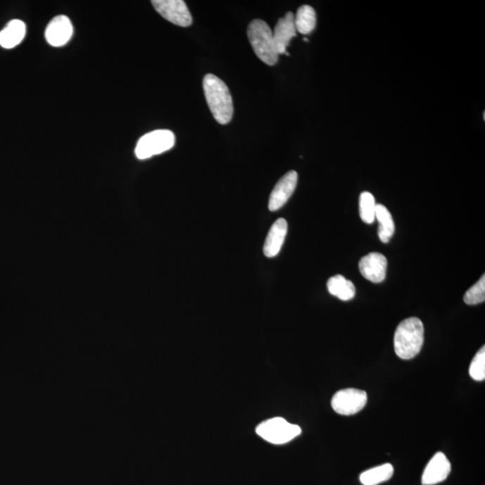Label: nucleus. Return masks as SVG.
<instances>
[{
	"instance_id": "obj_1",
	"label": "nucleus",
	"mask_w": 485,
	"mask_h": 485,
	"mask_svg": "<svg viewBox=\"0 0 485 485\" xmlns=\"http://www.w3.org/2000/svg\"><path fill=\"white\" fill-rule=\"evenodd\" d=\"M203 90L214 119L222 125L230 122L234 106L232 96L227 84L217 76L207 74L203 79Z\"/></svg>"
},
{
	"instance_id": "obj_2",
	"label": "nucleus",
	"mask_w": 485,
	"mask_h": 485,
	"mask_svg": "<svg viewBox=\"0 0 485 485\" xmlns=\"http://www.w3.org/2000/svg\"><path fill=\"white\" fill-rule=\"evenodd\" d=\"M424 343V327L417 317L405 319L397 327L393 346L395 351L403 360H411L417 356Z\"/></svg>"
},
{
	"instance_id": "obj_3",
	"label": "nucleus",
	"mask_w": 485,
	"mask_h": 485,
	"mask_svg": "<svg viewBox=\"0 0 485 485\" xmlns=\"http://www.w3.org/2000/svg\"><path fill=\"white\" fill-rule=\"evenodd\" d=\"M247 35L256 56L263 63L269 66L278 63L279 54L276 51L273 34L267 23L256 19L249 25Z\"/></svg>"
},
{
	"instance_id": "obj_4",
	"label": "nucleus",
	"mask_w": 485,
	"mask_h": 485,
	"mask_svg": "<svg viewBox=\"0 0 485 485\" xmlns=\"http://www.w3.org/2000/svg\"><path fill=\"white\" fill-rule=\"evenodd\" d=\"M301 432L299 426L291 424L281 417L270 419L256 428V433L260 437L275 445L288 443L301 435Z\"/></svg>"
},
{
	"instance_id": "obj_5",
	"label": "nucleus",
	"mask_w": 485,
	"mask_h": 485,
	"mask_svg": "<svg viewBox=\"0 0 485 485\" xmlns=\"http://www.w3.org/2000/svg\"><path fill=\"white\" fill-rule=\"evenodd\" d=\"M175 143L174 133L168 130H158L146 133L137 143L136 157L146 159L171 149Z\"/></svg>"
},
{
	"instance_id": "obj_6",
	"label": "nucleus",
	"mask_w": 485,
	"mask_h": 485,
	"mask_svg": "<svg viewBox=\"0 0 485 485\" xmlns=\"http://www.w3.org/2000/svg\"><path fill=\"white\" fill-rule=\"evenodd\" d=\"M367 395L363 390L347 389L338 391L332 399V407L341 415H353L365 407Z\"/></svg>"
},
{
	"instance_id": "obj_7",
	"label": "nucleus",
	"mask_w": 485,
	"mask_h": 485,
	"mask_svg": "<svg viewBox=\"0 0 485 485\" xmlns=\"http://www.w3.org/2000/svg\"><path fill=\"white\" fill-rule=\"evenodd\" d=\"M151 3L159 15L178 27H187L193 23L190 11L183 0H153Z\"/></svg>"
},
{
	"instance_id": "obj_8",
	"label": "nucleus",
	"mask_w": 485,
	"mask_h": 485,
	"mask_svg": "<svg viewBox=\"0 0 485 485\" xmlns=\"http://www.w3.org/2000/svg\"><path fill=\"white\" fill-rule=\"evenodd\" d=\"M297 184L298 172L296 171H289L279 179L270 195L269 210L276 211L281 209L294 193Z\"/></svg>"
},
{
	"instance_id": "obj_9",
	"label": "nucleus",
	"mask_w": 485,
	"mask_h": 485,
	"mask_svg": "<svg viewBox=\"0 0 485 485\" xmlns=\"http://www.w3.org/2000/svg\"><path fill=\"white\" fill-rule=\"evenodd\" d=\"M359 268L364 278L380 283L386 279L387 260L379 253H370L360 259Z\"/></svg>"
},
{
	"instance_id": "obj_10",
	"label": "nucleus",
	"mask_w": 485,
	"mask_h": 485,
	"mask_svg": "<svg viewBox=\"0 0 485 485\" xmlns=\"http://www.w3.org/2000/svg\"><path fill=\"white\" fill-rule=\"evenodd\" d=\"M73 34V24L70 18L65 15H58L54 18L45 31V38L48 44L54 47L63 46L70 40Z\"/></svg>"
},
{
	"instance_id": "obj_11",
	"label": "nucleus",
	"mask_w": 485,
	"mask_h": 485,
	"mask_svg": "<svg viewBox=\"0 0 485 485\" xmlns=\"http://www.w3.org/2000/svg\"><path fill=\"white\" fill-rule=\"evenodd\" d=\"M451 464L441 452L436 453L423 472L422 483L423 485H435L447 479L451 474Z\"/></svg>"
},
{
	"instance_id": "obj_12",
	"label": "nucleus",
	"mask_w": 485,
	"mask_h": 485,
	"mask_svg": "<svg viewBox=\"0 0 485 485\" xmlns=\"http://www.w3.org/2000/svg\"><path fill=\"white\" fill-rule=\"evenodd\" d=\"M295 16L292 12H288L284 18L279 19L273 34V40L278 54H287V47L291 39L297 35L295 27Z\"/></svg>"
},
{
	"instance_id": "obj_13",
	"label": "nucleus",
	"mask_w": 485,
	"mask_h": 485,
	"mask_svg": "<svg viewBox=\"0 0 485 485\" xmlns=\"http://www.w3.org/2000/svg\"><path fill=\"white\" fill-rule=\"evenodd\" d=\"M288 223L284 219H279L273 223L271 229L267 235L265 246H263V253L266 257L272 258L281 251L283 244L287 236Z\"/></svg>"
},
{
	"instance_id": "obj_14",
	"label": "nucleus",
	"mask_w": 485,
	"mask_h": 485,
	"mask_svg": "<svg viewBox=\"0 0 485 485\" xmlns=\"http://www.w3.org/2000/svg\"><path fill=\"white\" fill-rule=\"evenodd\" d=\"M27 27L21 20H12L0 32V45L3 48L12 49L20 44L25 37Z\"/></svg>"
},
{
	"instance_id": "obj_15",
	"label": "nucleus",
	"mask_w": 485,
	"mask_h": 485,
	"mask_svg": "<svg viewBox=\"0 0 485 485\" xmlns=\"http://www.w3.org/2000/svg\"><path fill=\"white\" fill-rule=\"evenodd\" d=\"M327 289L331 295L344 301H351L356 293L353 283L340 275L328 279Z\"/></svg>"
},
{
	"instance_id": "obj_16",
	"label": "nucleus",
	"mask_w": 485,
	"mask_h": 485,
	"mask_svg": "<svg viewBox=\"0 0 485 485\" xmlns=\"http://www.w3.org/2000/svg\"><path fill=\"white\" fill-rule=\"evenodd\" d=\"M375 219L379 223V237L381 242L389 243L396 229L391 213L383 204H377Z\"/></svg>"
},
{
	"instance_id": "obj_17",
	"label": "nucleus",
	"mask_w": 485,
	"mask_h": 485,
	"mask_svg": "<svg viewBox=\"0 0 485 485\" xmlns=\"http://www.w3.org/2000/svg\"><path fill=\"white\" fill-rule=\"evenodd\" d=\"M297 32L302 34H309L315 30L317 25V14L310 6L304 5L298 8L294 19Z\"/></svg>"
},
{
	"instance_id": "obj_18",
	"label": "nucleus",
	"mask_w": 485,
	"mask_h": 485,
	"mask_svg": "<svg viewBox=\"0 0 485 485\" xmlns=\"http://www.w3.org/2000/svg\"><path fill=\"white\" fill-rule=\"evenodd\" d=\"M393 474V465L385 464L363 472L360 474V480L363 485H377L389 481Z\"/></svg>"
},
{
	"instance_id": "obj_19",
	"label": "nucleus",
	"mask_w": 485,
	"mask_h": 485,
	"mask_svg": "<svg viewBox=\"0 0 485 485\" xmlns=\"http://www.w3.org/2000/svg\"><path fill=\"white\" fill-rule=\"evenodd\" d=\"M376 200L369 191H363L360 196V215L361 220L367 224L374 222L376 213Z\"/></svg>"
},
{
	"instance_id": "obj_20",
	"label": "nucleus",
	"mask_w": 485,
	"mask_h": 485,
	"mask_svg": "<svg viewBox=\"0 0 485 485\" xmlns=\"http://www.w3.org/2000/svg\"><path fill=\"white\" fill-rule=\"evenodd\" d=\"M485 301V276L465 292L464 301L467 305H478Z\"/></svg>"
},
{
	"instance_id": "obj_21",
	"label": "nucleus",
	"mask_w": 485,
	"mask_h": 485,
	"mask_svg": "<svg viewBox=\"0 0 485 485\" xmlns=\"http://www.w3.org/2000/svg\"><path fill=\"white\" fill-rule=\"evenodd\" d=\"M470 374L474 380L483 381L485 379V347L475 355L472 360Z\"/></svg>"
}]
</instances>
